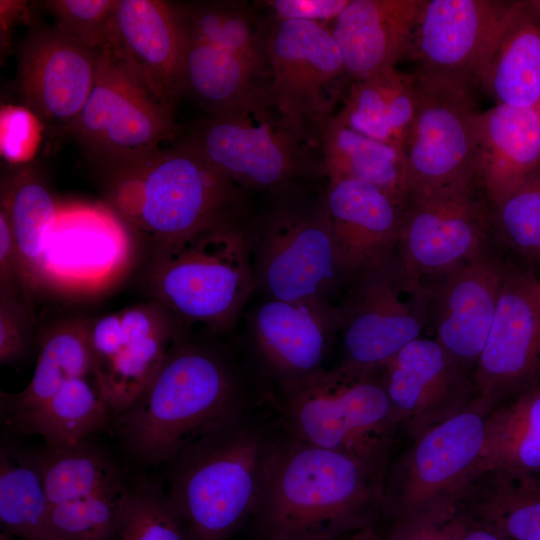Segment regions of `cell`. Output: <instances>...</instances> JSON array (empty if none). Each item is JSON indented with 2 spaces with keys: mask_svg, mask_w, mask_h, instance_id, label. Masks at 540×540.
I'll list each match as a JSON object with an SVG mask.
<instances>
[{
  "mask_svg": "<svg viewBox=\"0 0 540 540\" xmlns=\"http://www.w3.org/2000/svg\"><path fill=\"white\" fill-rule=\"evenodd\" d=\"M250 397L248 376L219 335L186 328L145 390L111 423L137 464L157 466L250 409Z\"/></svg>",
  "mask_w": 540,
  "mask_h": 540,
  "instance_id": "cell-1",
  "label": "cell"
},
{
  "mask_svg": "<svg viewBox=\"0 0 540 540\" xmlns=\"http://www.w3.org/2000/svg\"><path fill=\"white\" fill-rule=\"evenodd\" d=\"M98 175L104 202L135 235L142 258L206 228L248 224L256 208L254 194L214 167L183 137Z\"/></svg>",
  "mask_w": 540,
  "mask_h": 540,
  "instance_id": "cell-2",
  "label": "cell"
},
{
  "mask_svg": "<svg viewBox=\"0 0 540 540\" xmlns=\"http://www.w3.org/2000/svg\"><path fill=\"white\" fill-rule=\"evenodd\" d=\"M385 475L283 432L254 515L261 540H341L383 513Z\"/></svg>",
  "mask_w": 540,
  "mask_h": 540,
  "instance_id": "cell-3",
  "label": "cell"
},
{
  "mask_svg": "<svg viewBox=\"0 0 540 540\" xmlns=\"http://www.w3.org/2000/svg\"><path fill=\"white\" fill-rule=\"evenodd\" d=\"M282 435L248 409L168 462L167 493L190 540H229L255 515Z\"/></svg>",
  "mask_w": 540,
  "mask_h": 540,
  "instance_id": "cell-4",
  "label": "cell"
},
{
  "mask_svg": "<svg viewBox=\"0 0 540 540\" xmlns=\"http://www.w3.org/2000/svg\"><path fill=\"white\" fill-rule=\"evenodd\" d=\"M247 226L206 228L146 254L137 271L148 299L185 327L230 331L255 292Z\"/></svg>",
  "mask_w": 540,
  "mask_h": 540,
  "instance_id": "cell-5",
  "label": "cell"
},
{
  "mask_svg": "<svg viewBox=\"0 0 540 540\" xmlns=\"http://www.w3.org/2000/svg\"><path fill=\"white\" fill-rule=\"evenodd\" d=\"M325 185L266 195L255 208L247 238L255 291L264 298L335 304L346 288Z\"/></svg>",
  "mask_w": 540,
  "mask_h": 540,
  "instance_id": "cell-6",
  "label": "cell"
},
{
  "mask_svg": "<svg viewBox=\"0 0 540 540\" xmlns=\"http://www.w3.org/2000/svg\"><path fill=\"white\" fill-rule=\"evenodd\" d=\"M272 396L286 435L386 474L399 424L380 372L324 367Z\"/></svg>",
  "mask_w": 540,
  "mask_h": 540,
  "instance_id": "cell-7",
  "label": "cell"
},
{
  "mask_svg": "<svg viewBox=\"0 0 540 540\" xmlns=\"http://www.w3.org/2000/svg\"><path fill=\"white\" fill-rule=\"evenodd\" d=\"M183 138L252 194L266 196L327 182L316 133L285 116L273 103L209 115Z\"/></svg>",
  "mask_w": 540,
  "mask_h": 540,
  "instance_id": "cell-8",
  "label": "cell"
},
{
  "mask_svg": "<svg viewBox=\"0 0 540 540\" xmlns=\"http://www.w3.org/2000/svg\"><path fill=\"white\" fill-rule=\"evenodd\" d=\"M140 245L105 202H58L35 292L66 299L108 293L138 269Z\"/></svg>",
  "mask_w": 540,
  "mask_h": 540,
  "instance_id": "cell-9",
  "label": "cell"
},
{
  "mask_svg": "<svg viewBox=\"0 0 540 540\" xmlns=\"http://www.w3.org/2000/svg\"><path fill=\"white\" fill-rule=\"evenodd\" d=\"M491 409L474 397L458 413L411 438V445L386 471L383 513L395 522L463 501L477 480Z\"/></svg>",
  "mask_w": 540,
  "mask_h": 540,
  "instance_id": "cell-10",
  "label": "cell"
},
{
  "mask_svg": "<svg viewBox=\"0 0 540 540\" xmlns=\"http://www.w3.org/2000/svg\"><path fill=\"white\" fill-rule=\"evenodd\" d=\"M174 108L102 49L94 85L70 135L98 173L144 158L175 140Z\"/></svg>",
  "mask_w": 540,
  "mask_h": 540,
  "instance_id": "cell-11",
  "label": "cell"
},
{
  "mask_svg": "<svg viewBox=\"0 0 540 540\" xmlns=\"http://www.w3.org/2000/svg\"><path fill=\"white\" fill-rule=\"evenodd\" d=\"M338 305L343 337L341 365L380 372L429 323V292L410 278L396 253L353 276Z\"/></svg>",
  "mask_w": 540,
  "mask_h": 540,
  "instance_id": "cell-12",
  "label": "cell"
},
{
  "mask_svg": "<svg viewBox=\"0 0 540 540\" xmlns=\"http://www.w3.org/2000/svg\"><path fill=\"white\" fill-rule=\"evenodd\" d=\"M416 111L403 144L410 197L474 190L477 180L471 85L414 74Z\"/></svg>",
  "mask_w": 540,
  "mask_h": 540,
  "instance_id": "cell-13",
  "label": "cell"
},
{
  "mask_svg": "<svg viewBox=\"0 0 540 540\" xmlns=\"http://www.w3.org/2000/svg\"><path fill=\"white\" fill-rule=\"evenodd\" d=\"M266 17L271 99L281 113L315 132L352 82L340 48L325 24Z\"/></svg>",
  "mask_w": 540,
  "mask_h": 540,
  "instance_id": "cell-14",
  "label": "cell"
},
{
  "mask_svg": "<svg viewBox=\"0 0 540 540\" xmlns=\"http://www.w3.org/2000/svg\"><path fill=\"white\" fill-rule=\"evenodd\" d=\"M186 328L150 299L90 318L91 375L113 416L145 390Z\"/></svg>",
  "mask_w": 540,
  "mask_h": 540,
  "instance_id": "cell-15",
  "label": "cell"
},
{
  "mask_svg": "<svg viewBox=\"0 0 540 540\" xmlns=\"http://www.w3.org/2000/svg\"><path fill=\"white\" fill-rule=\"evenodd\" d=\"M492 217L475 189L410 197L396 247L403 270L423 282L486 254Z\"/></svg>",
  "mask_w": 540,
  "mask_h": 540,
  "instance_id": "cell-16",
  "label": "cell"
},
{
  "mask_svg": "<svg viewBox=\"0 0 540 540\" xmlns=\"http://www.w3.org/2000/svg\"><path fill=\"white\" fill-rule=\"evenodd\" d=\"M517 1L422 0L408 58L414 74L479 83Z\"/></svg>",
  "mask_w": 540,
  "mask_h": 540,
  "instance_id": "cell-17",
  "label": "cell"
},
{
  "mask_svg": "<svg viewBox=\"0 0 540 540\" xmlns=\"http://www.w3.org/2000/svg\"><path fill=\"white\" fill-rule=\"evenodd\" d=\"M101 52L45 24L33 25L21 40L17 92L49 134H70L94 85Z\"/></svg>",
  "mask_w": 540,
  "mask_h": 540,
  "instance_id": "cell-18",
  "label": "cell"
},
{
  "mask_svg": "<svg viewBox=\"0 0 540 540\" xmlns=\"http://www.w3.org/2000/svg\"><path fill=\"white\" fill-rule=\"evenodd\" d=\"M341 325L336 304L264 298L247 315L248 343L260 382L273 395L324 368Z\"/></svg>",
  "mask_w": 540,
  "mask_h": 540,
  "instance_id": "cell-19",
  "label": "cell"
},
{
  "mask_svg": "<svg viewBox=\"0 0 540 540\" xmlns=\"http://www.w3.org/2000/svg\"><path fill=\"white\" fill-rule=\"evenodd\" d=\"M103 49L175 108L184 89L186 31L177 2L118 0Z\"/></svg>",
  "mask_w": 540,
  "mask_h": 540,
  "instance_id": "cell-20",
  "label": "cell"
},
{
  "mask_svg": "<svg viewBox=\"0 0 540 540\" xmlns=\"http://www.w3.org/2000/svg\"><path fill=\"white\" fill-rule=\"evenodd\" d=\"M540 383V312L529 275L508 269L472 374L474 395L492 408Z\"/></svg>",
  "mask_w": 540,
  "mask_h": 540,
  "instance_id": "cell-21",
  "label": "cell"
},
{
  "mask_svg": "<svg viewBox=\"0 0 540 540\" xmlns=\"http://www.w3.org/2000/svg\"><path fill=\"white\" fill-rule=\"evenodd\" d=\"M399 429L411 438L474 399L469 376L435 338L418 337L380 370Z\"/></svg>",
  "mask_w": 540,
  "mask_h": 540,
  "instance_id": "cell-22",
  "label": "cell"
},
{
  "mask_svg": "<svg viewBox=\"0 0 540 540\" xmlns=\"http://www.w3.org/2000/svg\"><path fill=\"white\" fill-rule=\"evenodd\" d=\"M507 271L502 262L487 252L427 284L434 338L471 379Z\"/></svg>",
  "mask_w": 540,
  "mask_h": 540,
  "instance_id": "cell-23",
  "label": "cell"
},
{
  "mask_svg": "<svg viewBox=\"0 0 540 540\" xmlns=\"http://www.w3.org/2000/svg\"><path fill=\"white\" fill-rule=\"evenodd\" d=\"M324 200L348 282L396 253L408 204L355 179L327 180Z\"/></svg>",
  "mask_w": 540,
  "mask_h": 540,
  "instance_id": "cell-24",
  "label": "cell"
},
{
  "mask_svg": "<svg viewBox=\"0 0 540 540\" xmlns=\"http://www.w3.org/2000/svg\"><path fill=\"white\" fill-rule=\"evenodd\" d=\"M422 0H350L331 32L351 80L395 67L407 56Z\"/></svg>",
  "mask_w": 540,
  "mask_h": 540,
  "instance_id": "cell-25",
  "label": "cell"
},
{
  "mask_svg": "<svg viewBox=\"0 0 540 540\" xmlns=\"http://www.w3.org/2000/svg\"><path fill=\"white\" fill-rule=\"evenodd\" d=\"M477 180L496 208L540 163V109L496 104L475 116Z\"/></svg>",
  "mask_w": 540,
  "mask_h": 540,
  "instance_id": "cell-26",
  "label": "cell"
},
{
  "mask_svg": "<svg viewBox=\"0 0 540 540\" xmlns=\"http://www.w3.org/2000/svg\"><path fill=\"white\" fill-rule=\"evenodd\" d=\"M89 323L90 318L68 315L37 332L39 352L30 382L18 393L1 392V418L12 431L67 382L91 376Z\"/></svg>",
  "mask_w": 540,
  "mask_h": 540,
  "instance_id": "cell-27",
  "label": "cell"
},
{
  "mask_svg": "<svg viewBox=\"0 0 540 540\" xmlns=\"http://www.w3.org/2000/svg\"><path fill=\"white\" fill-rule=\"evenodd\" d=\"M271 75L246 58L186 34L184 89L218 115L273 103Z\"/></svg>",
  "mask_w": 540,
  "mask_h": 540,
  "instance_id": "cell-28",
  "label": "cell"
},
{
  "mask_svg": "<svg viewBox=\"0 0 540 540\" xmlns=\"http://www.w3.org/2000/svg\"><path fill=\"white\" fill-rule=\"evenodd\" d=\"M496 104L540 109V14L517 1L479 79Z\"/></svg>",
  "mask_w": 540,
  "mask_h": 540,
  "instance_id": "cell-29",
  "label": "cell"
},
{
  "mask_svg": "<svg viewBox=\"0 0 540 540\" xmlns=\"http://www.w3.org/2000/svg\"><path fill=\"white\" fill-rule=\"evenodd\" d=\"M334 113L350 129L375 140L403 147L416 111L413 73L395 67L353 80Z\"/></svg>",
  "mask_w": 540,
  "mask_h": 540,
  "instance_id": "cell-30",
  "label": "cell"
},
{
  "mask_svg": "<svg viewBox=\"0 0 540 540\" xmlns=\"http://www.w3.org/2000/svg\"><path fill=\"white\" fill-rule=\"evenodd\" d=\"M327 180L371 183L408 204L410 198L403 149L356 132L334 114L315 130Z\"/></svg>",
  "mask_w": 540,
  "mask_h": 540,
  "instance_id": "cell-31",
  "label": "cell"
},
{
  "mask_svg": "<svg viewBox=\"0 0 540 540\" xmlns=\"http://www.w3.org/2000/svg\"><path fill=\"white\" fill-rule=\"evenodd\" d=\"M492 471L540 476V383L488 413L477 479Z\"/></svg>",
  "mask_w": 540,
  "mask_h": 540,
  "instance_id": "cell-32",
  "label": "cell"
},
{
  "mask_svg": "<svg viewBox=\"0 0 540 540\" xmlns=\"http://www.w3.org/2000/svg\"><path fill=\"white\" fill-rule=\"evenodd\" d=\"M0 203L8 216L27 288L34 299L44 243L56 216L58 201L34 167L20 165L2 178Z\"/></svg>",
  "mask_w": 540,
  "mask_h": 540,
  "instance_id": "cell-33",
  "label": "cell"
},
{
  "mask_svg": "<svg viewBox=\"0 0 540 540\" xmlns=\"http://www.w3.org/2000/svg\"><path fill=\"white\" fill-rule=\"evenodd\" d=\"M463 502L472 518L497 528L511 540H540V476L485 473Z\"/></svg>",
  "mask_w": 540,
  "mask_h": 540,
  "instance_id": "cell-34",
  "label": "cell"
},
{
  "mask_svg": "<svg viewBox=\"0 0 540 540\" xmlns=\"http://www.w3.org/2000/svg\"><path fill=\"white\" fill-rule=\"evenodd\" d=\"M186 34L238 54L270 73L268 19L242 1L177 2Z\"/></svg>",
  "mask_w": 540,
  "mask_h": 540,
  "instance_id": "cell-35",
  "label": "cell"
},
{
  "mask_svg": "<svg viewBox=\"0 0 540 540\" xmlns=\"http://www.w3.org/2000/svg\"><path fill=\"white\" fill-rule=\"evenodd\" d=\"M50 502L36 451L0 450V523L24 540H55L49 527Z\"/></svg>",
  "mask_w": 540,
  "mask_h": 540,
  "instance_id": "cell-36",
  "label": "cell"
},
{
  "mask_svg": "<svg viewBox=\"0 0 540 540\" xmlns=\"http://www.w3.org/2000/svg\"><path fill=\"white\" fill-rule=\"evenodd\" d=\"M112 417L91 375L63 385L17 433L40 435L50 446L71 445L107 426Z\"/></svg>",
  "mask_w": 540,
  "mask_h": 540,
  "instance_id": "cell-37",
  "label": "cell"
},
{
  "mask_svg": "<svg viewBox=\"0 0 540 540\" xmlns=\"http://www.w3.org/2000/svg\"><path fill=\"white\" fill-rule=\"evenodd\" d=\"M51 505L90 496L124 482L117 465L86 440L36 451Z\"/></svg>",
  "mask_w": 540,
  "mask_h": 540,
  "instance_id": "cell-38",
  "label": "cell"
},
{
  "mask_svg": "<svg viewBox=\"0 0 540 540\" xmlns=\"http://www.w3.org/2000/svg\"><path fill=\"white\" fill-rule=\"evenodd\" d=\"M114 540H190L167 490L150 481L128 487Z\"/></svg>",
  "mask_w": 540,
  "mask_h": 540,
  "instance_id": "cell-39",
  "label": "cell"
},
{
  "mask_svg": "<svg viewBox=\"0 0 540 540\" xmlns=\"http://www.w3.org/2000/svg\"><path fill=\"white\" fill-rule=\"evenodd\" d=\"M128 486L123 482L90 496L51 505L55 540H114Z\"/></svg>",
  "mask_w": 540,
  "mask_h": 540,
  "instance_id": "cell-40",
  "label": "cell"
},
{
  "mask_svg": "<svg viewBox=\"0 0 540 540\" xmlns=\"http://www.w3.org/2000/svg\"><path fill=\"white\" fill-rule=\"evenodd\" d=\"M492 226L510 247L540 252V163L496 208Z\"/></svg>",
  "mask_w": 540,
  "mask_h": 540,
  "instance_id": "cell-41",
  "label": "cell"
},
{
  "mask_svg": "<svg viewBox=\"0 0 540 540\" xmlns=\"http://www.w3.org/2000/svg\"><path fill=\"white\" fill-rule=\"evenodd\" d=\"M118 0H49L41 6L54 20V27L85 46L102 50Z\"/></svg>",
  "mask_w": 540,
  "mask_h": 540,
  "instance_id": "cell-42",
  "label": "cell"
},
{
  "mask_svg": "<svg viewBox=\"0 0 540 540\" xmlns=\"http://www.w3.org/2000/svg\"><path fill=\"white\" fill-rule=\"evenodd\" d=\"M33 303L21 293L0 290V363L23 360L37 341Z\"/></svg>",
  "mask_w": 540,
  "mask_h": 540,
  "instance_id": "cell-43",
  "label": "cell"
},
{
  "mask_svg": "<svg viewBox=\"0 0 540 540\" xmlns=\"http://www.w3.org/2000/svg\"><path fill=\"white\" fill-rule=\"evenodd\" d=\"M472 517L463 501L393 522L391 540H463Z\"/></svg>",
  "mask_w": 540,
  "mask_h": 540,
  "instance_id": "cell-44",
  "label": "cell"
},
{
  "mask_svg": "<svg viewBox=\"0 0 540 540\" xmlns=\"http://www.w3.org/2000/svg\"><path fill=\"white\" fill-rule=\"evenodd\" d=\"M36 124L35 116L24 106L3 107L1 110V153L12 162L26 159L25 154L33 142Z\"/></svg>",
  "mask_w": 540,
  "mask_h": 540,
  "instance_id": "cell-45",
  "label": "cell"
},
{
  "mask_svg": "<svg viewBox=\"0 0 540 540\" xmlns=\"http://www.w3.org/2000/svg\"><path fill=\"white\" fill-rule=\"evenodd\" d=\"M349 2L350 0H266L254 4L265 10L271 18L313 21L327 25Z\"/></svg>",
  "mask_w": 540,
  "mask_h": 540,
  "instance_id": "cell-46",
  "label": "cell"
},
{
  "mask_svg": "<svg viewBox=\"0 0 540 540\" xmlns=\"http://www.w3.org/2000/svg\"><path fill=\"white\" fill-rule=\"evenodd\" d=\"M0 290L24 294L32 303L17 244L6 212L0 208Z\"/></svg>",
  "mask_w": 540,
  "mask_h": 540,
  "instance_id": "cell-47",
  "label": "cell"
},
{
  "mask_svg": "<svg viewBox=\"0 0 540 540\" xmlns=\"http://www.w3.org/2000/svg\"><path fill=\"white\" fill-rule=\"evenodd\" d=\"M472 517V516H471ZM463 540H511L497 528L472 518Z\"/></svg>",
  "mask_w": 540,
  "mask_h": 540,
  "instance_id": "cell-48",
  "label": "cell"
},
{
  "mask_svg": "<svg viewBox=\"0 0 540 540\" xmlns=\"http://www.w3.org/2000/svg\"><path fill=\"white\" fill-rule=\"evenodd\" d=\"M342 540H391L389 534L381 535L379 534L373 526L366 527L360 530H357L348 536L344 537Z\"/></svg>",
  "mask_w": 540,
  "mask_h": 540,
  "instance_id": "cell-49",
  "label": "cell"
},
{
  "mask_svg": "<svg viewBox=\"0 0 540 540\" xmlns=\"http://www.w3.org/2000/svg\"><path fill=\"white\" fill-rule=\"evenodd\" d=\"M529 290L540 312V280H536L533 276H530V275H529Z\"/></svg>",
  "mask_w": 540,
  "mask_h": 540,
  "instance_id": "cell-50",
  "label": "cell"
},
{
  "mask_svg": "<svg viewBox=\"0 0 540 540\" xmlns=\"http://www.w3.org/2000/svg\"><path fill=\"white\" fill-rule=\"evenodd\" d=\"M530 4L533 6V8L540 14V0H533L530 1Z\"/></svg>",
  "mask_w": 540,
  "mask_h": 540,
  "instance_id": "cell-51",
  "label": "cell"
},
{
  "mask_svg": "<svg viewBox=\"0 0 540 540\" xmlns=\"http://www.w3.org/2000/svg\"><path fill=\"white\" fill-rule=\"evenodd\" d=\"M0 540H14L9 534L7 533H1Z\"/></svg>",
  "mask_w": 540,
  "mask_h": 540,
  "instance_id": "cell-52",
  "label": "cell"
}]
</instances>
